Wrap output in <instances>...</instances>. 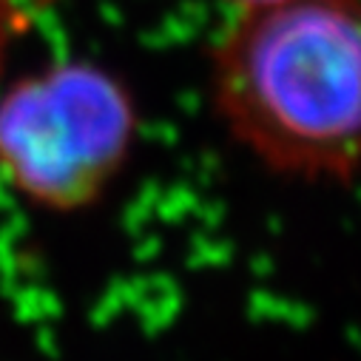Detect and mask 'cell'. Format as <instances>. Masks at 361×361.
<instances>
[{
    "mask_svg": "<svg viewBox=\"0 0 361 361\" xmlns=\"http://www.w3.org/2000/svg\"><path fill=\"white\" fill-rule=\"evenodd\" d=\"M140 117L114 74L57 63L0 97V176L26 202L74 214L94 205L126 168Z\"/></svg>",
    "mask_w": 361,
    "mask_h": 361,
    "instance_id": "cell-2",
    "label": "cell"
},
{
    "mask_svg": "<svg viewBox=\"0 0 361 361\" xmlns=\"http://www.w3.org/2000/svg\"><path fill=\"white\" fill-rule=\"evenodd\" d=\"M231 4H236L242 9H259V6H270V4H282V0H231Z\"/></svg>",
    "mask_w": 361,
    "mask_h": 361,
    "instance_id": "cell-4",
    "label": "cell"
},
{
    "mask_svg": "<svg viewBox=\"0 0 361 361\" xmlns=\"http://www.w3.org/2000/svg\"><path fill=\"white\" fill-rule=\"evenodd\" d=\"M23 26H26V18H20L15 0H0V66H4V57Z\"/></svg>",
    "mask_w": 361,
    "mask_h": 361,
    "instance_id": "cell-3",
    "label": "cell"
},
{
    "mask_svg": "<svg viewBox=\"0 0 361 361\" xmlns=\"http://www.w3.org/2000/svg\"><path fill=\"white\" fill-rule=\"evenodd\" d=\"M211 103L267 171L350 183L361 173V0L242 9L211 54Z\"/></svg>",
    "mask_w": 361,
    "mask_h": 361,
    "instance_id": "cell-1",
    "label": "cell"
}]
</instances>
